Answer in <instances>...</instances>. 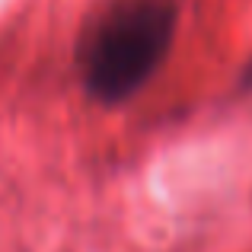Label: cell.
Masks as SVG:
<instances>
[{
	"mask_svg": "<svg viewBox=\"0 0 252 252\" xmlns=\"http://www.w3.org/2000/svg\"><path fill=\"white\" fill-rule=\"evenodd\" d=\"M176 0H112L80 42V74L102 102L134 96L166 58L176 29Z\"/></svg>",
	"mask_w": 252,
	"mask_h": 252,
	"instance_id": "6da1fadb",
	"label": "cell"
}]
</instances>
